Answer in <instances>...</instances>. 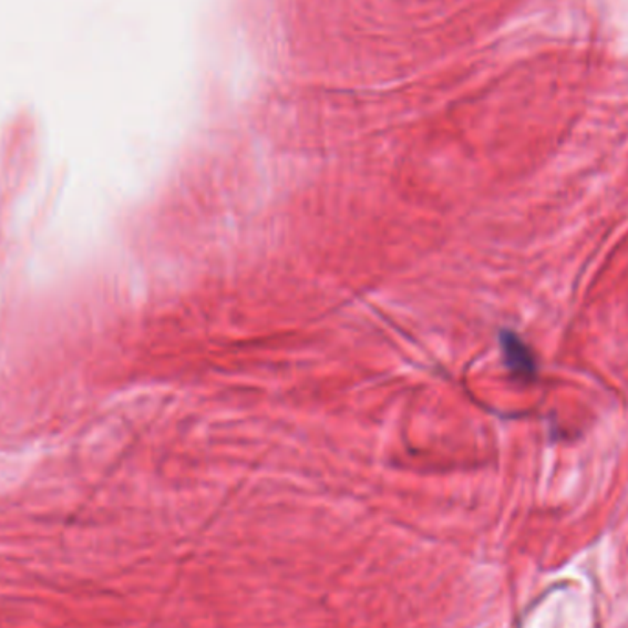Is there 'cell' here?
<instances>
[{
  "label": "cell",
  "instance_id": "1",
  "mask_svg": "<svg viewBox=\"0 0 628 628\" xmlns=\"http://www.w3.org/2000/svg\"><path fill=\"white\" fill-rule=\"evenodd\" d=\"M505 360L516 375L532 377L535 373V362L526 346L516 339L515 334L505 333L502 337Z\"/></svg>",
  "mask_w": 628,
  "mask_h": 628
}]
</instances>
